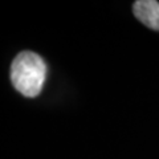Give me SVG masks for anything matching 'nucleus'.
I'll use <instances>...</instances> for the list:
<instances>
[{"label": "nucleus", "instance_id": "obj_2", "mask_svg": "<svg viewBox=\"0 0 159 159\" xmlns=\"http://www.w3.org/2000/svg\"><path fill=\"white\" fill-rule=\"evenodd\" d=\"M133 11L135 17L146 27L159 31V2L157 0H138L134 3Z\"/></svg>", "mask_w": 159, "mask_h": 159}, {"label": "nucleus", "instance_id": "obj_1", "mask_svg": "<svg viewBox=\"0 0 159 159\" xmlns=\"http://www.w3.org/2000/svg\"><path fill=\"white\" fill-rule=\"evenodd\" d=\"M47 64L34 52L19 53L11 65V81L19 93L28 98L37 97L47 78Z\"/></svg>", "mask_w": 159, "mask_h": 159}]
</instances>
